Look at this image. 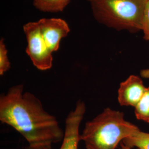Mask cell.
I'll use <instances>...</instances> for the list:
<instances>
[{"label":"cell","instance_id":"1","mask_svg":"<svg viewBox=\"0 0 149 149\" xmlns=\"http://www.w3.org/2000/svg\"><path fill=\"white\" fill-rule=\"evenodd\" d=\"M0 121L14 128L26 140L24 149H52L63 141L64 131L40 100L24 85L13 86L0 97Z\"/></svg>","mask_w":149,"mask_h":149},{"label":"cell","instance_id":"2","mask_svg":"<svg viewBox=\"0 0 149 149\" xmlns=\"http://www.w3.org/2000/svg\"><path fill=\"white\" fill-rule=\"evenodd\" d=\"M139 129L125 119L123 112L107 107L86 123L80 139L86 149H116Z\"/></svg>","mask_w":149,"mask_h":149},{"label":"cell","instance_id":"3","mask_svg":"<svg viewBox=\"0 0 149 149\" xmlns=\"http://www.w3.org/2000/svg\"><path fill=\"white\" fill-rule=\"evenodd\" d=\"M148 0H91L95 18L102 24L117 31L141 30L145 7Z\"/></svg>","mask_w":149,"mask_h":149},{"label":"cell","instance_id":"4","mask_svg":"<svg viewBox=\"0 0 149 149\" xmlns=\"http://www.w3.org/2000/svg\"><path fill=\"white\" fill-rule=\"evenodd\" d=\"M23 31L27 39L26 52L34 66L41 71L50 69L53 66V53L44 39L38 21L26 23Z\"/></svg>","mask_w":149,"mask_h":149},{"label":"cell","instance_id":"5","mask_svg":"<svg viewBox=\"0 0 149 149\" xmlns=\"http://www.w3.org/2000/svg\"><path fill=\"white\" fill-rule=\"evenodd\" d=\"M86 111L85 102L81 100L77 102L74 109L70 112L66 118L64 138L59 149H79L81 141L80 124Z\"/></svg>","mask_w":149,"mask_h":149},{"label":"cell","instance_id":"6","mask_svg":"<svg viewBox=\"0 0 149 149\" xmlns=\"http://www.w3.org/2000/svg\"><path fill=\"white\" fill-rule=\"evenodd\" d=\"M44 39L50 50L53 53L58 50L63 38L70 32L67 22L61 18H42L38 21Z\"/></svg>","mask_w":149,"mask_h":149},{"label":"cell","instance_id":"7","mask_svg":"<svg viewBox=\"0 0 149 149\" xmlns=\"http://www.w3.org/2000/svg\"><path fill=\"white\" fill-rule=\"evenodd\" d=\"M146 87L141 79L130 75L120 83L118 91V101L122 106L135 107L144 95Z\"/></svg>","mask_w":149,"mask_h":149},{"label":"cell","instance_id":"8","mask_svg":"<svg viewBox=\"0 0 149 149\" xmlns=\"http://www.w3.org/2000/svg\"><path fill=\"white\" fill-rule=\"evenodd\" d=\"M70 0H33V5L40 11L45 12L63 11Z\"/></svg>","mask_w":149,"mask_h":149},{"label":"cell","instance_id":"9","mask_svg":"<svg viewBox=\"0 0 149 149\" xmlns=\"http://www.w3.org/2000/svg\"><path fill=\"white\" fill-rule=\"evenodd\" d=\"M122 143L131 148L136 147L138 149H149V133L142 132L139 129Z\"/></svg>","mask_w":149,"mask_h":149},{"label":"cell","instance_id":"10","mask_svg":"<svg viewBox=\"0 0 149 149\" xmlns=\"http://www.w3.org/2000/svg\"><path fill=\"white\" fill-rule=\"evenodd\" d=\"M134 112L138 120L149 123V86L146 87L142 98L135 107Z\"/></svg>","mask_w":149,"mask_h":149},{"label":"cell","instance_id":"11","mask_svg":"<svg viewBox=\"0 0 149 149\" xmlns=\"http://www.w3.org/2000/svg\"><path fill=\"white\" fill-rule=\"evenodd\" d=\"M11 68V63L8 56V50L4 39L0 40V75L3 76Z\"/></svg>","mask_w":149,"mask_h":149},{"label":"cell","instance_id":"12","mask_svg":"<svg viewBox=\"0 0 149 149\" xmlns=\"http://www.w3.org/2000/svg\"><path fill=\"white\" fill-rule=\"evenodd\" d=\"M144 35V38L149 41V0L145 7L141 22V30Z\"/></svg>","mask_w":149,"mask_h":149},{"label":"cell","instance_id":"13","mask_svg":"<svg viewBox=\"0 0 149 149\" xmlns=\"http://www.w3.org/2000/svg\"><path fill=\"white\" fill-rule=\"evenodd\" d=\"M140 75L142 77L149 79V69L142 70L140 71Z\"/></svg>","mask_w":149,"mask_h":149},{"label":"cell","instance_id":"14","mask_svg":"<svg viewBox=\"0 0 149 149\" xmlns=\"http://www.w3.org/2000/svg\"><path fill=\"white\" fill-rule=\"evenodd\" d=\"M119 146H120L119 149H133V148H129V147H128V146H127L123 144V143H122L121 144H120V145H119Z\"/></svg>","mask_w":149,"mask_h":149},{"label":"cell","instance_id":"15","mask_svg":"<svg viewBox=\"0 0 149 149\" xmlns=\"http://www.w3.org/2000/svg\"><path fill=\"white\" fill-rule=\"evenodd\" d=\"M87 1H89V2H90V1H91V0H87Z\"/></svg>","mask_w":149,"mask_h":149}]
</instances>
